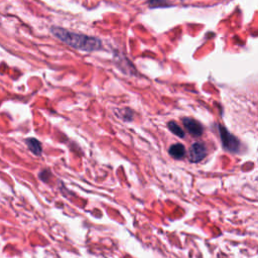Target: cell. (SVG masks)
Listing matches in <instances>:
<instances>
[{"label":"cell","mask_w":258,"mask_h":258,"mask_svg":"<svg viewBox=\"0 0 258 258\" xmlns=\"http://www.w3.org/2000/svg\"><path fill=\"white\" fill-rule=\"evenodd\" d=\"M207 155V148L205 144L196 142L190 145L188 150V158L191 162H199L204 159Z\"/></svg>","instance_id":"cell-3"},{"label":"cell","mask_w":258,"mask_h":258,"mask_svg":"<svg viewBox=\"0 0 258 258\" xmlns=\"http://www.w3.org/2000/svg\"><path fill=\"white\" fill-rule=\"evenodd\" d=\"M146 3L150 7H163L169 5V0H146Z\"/></svg>","instance_id":"cell-8"},{"label":"cell","mask_w":258,"mask_h":258,"mask_svg":"<svg viewBox=\"0 0 258 258\" xmlns=\"http://www.w3.org/2000/svg\"><path fill=\"white\" fill-rule=\"evenodd\" d=\"M121 112V118L126 120V121H131L133 119V111L129 108H125V109H122L120 110Z\"/></svg>","instance_id":"cell-9"},{"label":"cell","mask_w":258,"mask_h":258,"mask_svg":"<svg viewBox=\"0 0 258 258\" xmlns=\"http://www.w3.org/2000/svg\"><path fill=\"white\" fill-rule=\"evenodd\" d=\"M167 127H168V129L171 131V133H173L174 135H176V136H178V137H180V138L184 137V132H183V130H182V129L180 128V126L177 125L174 121L168 122Z\"/></svg>","instance_id":"cell-7"},{"label":"cell","mask_w":258,"mask_h":258,"mask_svg":"<svg viewBox=\"0 0 258 258\" xmlns=\"http://www.w3.org/2000/svg\"><path fill=\"white\" fill-rule=\"evenodd\" d=\"M25 143L28 147V149L36 156H39L41 154V144L36 138H27L25 140Z\"/></svg>","instance_id":"cell-6"},{"label":"cell","mask_w":258,"mask_h":258,"mask_svg":"<svg viewBox=\"0 0 258 258\" xmlns=\"http://www.w3.org/2000/svg\"><path fill=\"white\" fill-rule=\"evenodd\" d=\"M49 176H50V171L48 169H44L41 172H39V178H41L43 181H46Z\"/></svg>","instance_id":"cell-10"},{"label":"cell","mask_w":258,"mask_h":258,"mask_svg":"<svg viewBox=\"0 0 258 258\" xmlns=\"http://www.w3.org/2000/svg\"><path fill=\"white\" fill-rule=\"evenodd\" d=\"M218 127H219V131H220V137H221V140H222L223 147L228 151L237 152L239 150V147H240L239 140L234 135H232L223 126L219 125Z\"/></svg>","instance_id":"cell-2"},{"label":"cell","mask_w":258,"mask_h":258,"mask_svg":"<svg viewBox=\"0 0 258 258\" xmlns=\"http://www.w3.org/2000/svg\"><path fill=\"white\" fill-rule=\"evenodd\" d=\"M168 153L174 159H181L185 154V148L181 143H175L169 147Z\"/></svg>","instance_id":"cell-5"},{"label":"cell","mask_w":258,"mask_h":258,"mask_svg":"<svg viewBox=\"0 0 258 258\" xmlns=\"http://www.w3.org/2000/svg\"><path fill=\"white\" fill-rule=\"evenodd\" d=\"M50 32L63 43L77 49L84 51H95L102 48V41L96 36L73 32L58 26H51Z\"/></svg>","instance_id":"cell-1"},{"label":"cell","mask_w":258,"mask_h":258,"mask_svg":"<svg viewBox=\"0 0 258 258\" xmlns=\"http://www.w3.org/2000/svg\"><path fill=\"white\" fill-rule=\"evenodd\" d=\"M182 123H183V126L185 128V130L191 135V136H195V137H199L203 134V131H204V128L202 126V124L192 119V118H189V117H185L184 119H182Z\"/></svg>","instance_id":"cell-4"}]
</instances>
